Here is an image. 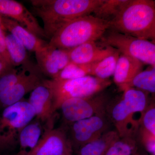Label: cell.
<instances>
[{
	"label": "cell",
	"instance_id": "5bb4252c",
	"mask_svg": "<svg viewBox=\"0 0 155 155\" xmlns=\"http://www.w3.org/2000/svg\"><path fill=\"white\" fill-rule=\"evenodd\" d=\"M28 101L35 111V119L45 124L46 127L54 126L55 112L53 107L52 95L44 80L31 92Z\"/></svg>",
	"mask_w": 155,
	"mask_h": 155
},
{
	"label": "cell",
	"instance_id": "9c48e42d",
	"mask_svg": "<svg viewBox=\"0 0 155 155\" xmlns=\"http://www.w3.org/2000/svg\"><path fill=\"white\" fill-rule=\"evenodd\" d=\"M106 114L115 126L119 137L136 136L140 122L136 119L137 114L127 105L122 96L111 99L107 107Z\"/></svg>",
	"mask_w": 155,
	"mask_h": 155
},
{
	"label": "cell",
	"instance_id": "ba28073f",
	"mask_svg": "<svg viewBox=\"0 0 155 155\" xmlns=\"http://www.w3.org/2000/svg\"><path fill=\"white\" fill-rule=\"evenodd\" d=\"M111 124L106 112L70 124L68 136L73 151L99 138L110 130Z\"/></svg>",
	"mask_w": 155,
	"mask_h": 155
},
{
	"label": "cell",
	"instance_id": "d6986e66",
	"mask_svg": "<svg viewBox=\"0 0 155 155\" xmlns=\"http://www.w3.org/2000/svg\"><path fill=\"white\" fill-rule=\"evenodd\" d=\"M115 130H110L99 138L80 147L77 155H105L110 147L119 138Z\"/></svg>",
	"mask_w": 155,
	"mask_h": 155
},
{
	"label": "cell",
	"instance_id": "484cf974",
	"mask_svg": "<svg viewBox=\"0 0 155 155\" xmlns=\"http://www.w3.org/2000/svg\"><path fill=\"white\" fill-rule=\"evenodd\" d=\"M140 126L155 135V106L153 101L149 103L143 113Z\"/></svg>",
	"mask_w": 155,
	"mask_h": 155
},
{
	"label": "cell",
	"instance_id": "3957f363",
	"mask_svg": "<svg viewBox=\"0 0 155 155\" xmlns=\"http://www.w3.org/2000/svg\"><path fill=\"white\" fill-rule=\"evenodd\" d=\"M111 27L110 22L94 15L82 16L67 22L53 35L48 45L69 51L101 39Z\"/></svg>",
	"mask_w": 155,
	"mask_h": 155
},
{
	"label": "cell",
	"instance_id": "d4e9b609",
	"mask_svg": "<svg viewBox=\"0 0 155 155\" xmlns=\"http://www.w3.org/2000/svg\"><path fill=\"white\" fill-rule=\"evenodd\" d=\"M92 64H77L70 62L55 78L52 79L71 80L90 75Z\"/></svg>",
	"mask_w": 155,
	"mask_h": 155
},
{
	"label": "cell",
	"instance_id": "44dd1931",
	"mask_svg": "<svg viewBox=\"0 0 155 155\" xmlns=\"http://www.w3.org/2000/svg\"><path fill=\"white\" fill-rule=\"evenodd\" d=\"M5 42L8 52L14 67L29 64L27 50L16 38L11 33L5 34Z\"/></svg>",
	"mask_w": 155,
	"mask_h": 155
},
{
	"label": "cell",
	"instance_id": "8fae6325",
	"mask_svg": "<svg viewBox=\"0 0 155 155\" xmlns=\"http://www.w3.org/2000/svg\"><path fill=\"white\" fill-rule=\"evenodd\" d=\"M41 73L39 69L34 68L30 64H27L18 81L0 97V107L2 110L23 100L25 95L41 84L45 79Z\"/></svg>",
	"mask_w": 155,
	"mask_h": 155
},
{
	"label": "cell",
	"instance_id": "7402d4cb",
	"mask_svg": "<svg viewBox=\"0 0 155 155\" xmlns=\"http://www.w3.org/2000/svg\"><path fill=\"white\" fill-rule=\"evenodd\" d=\"M128 87L136 88L147 93L154 94L155 67L139 72L126 85L124 90Z\"/></svg>",
	"mask_w": 155,
	"mask_h": 155
},
{
	"label": "cell",
	"instance_id": "f1b7e54d",
	"mask_svg": "<svg viewBox=\"0 0 155 155\" xmlns=\"http://www.w3.org/2000/svg\"><path fill=\"white\" fill-rule=\"evenodd\" d=\"M0 155H13L10 154V153H6L0 154Z\"/></svg>",
	"mask_w": 155,
	"mask_h": 155
},
{
	"label": "cell",
	"instance_id": "e0dca14e",
	"mask_svg": "<svg viewBox=\"0 0 155 155\" xmlns=\"http://www.w3.org/2000/svg\"><path fill=\"white\" fill-rule=\"evenodd\" d=\"M143 64L131 57L120 54L114 72V81L121 91L134 76L142 71Z\"/></svg>",
	"mask_w": 155,
	"mask_h": 155
},
{
	"label": "cell",
	"instance_id": "30bf717a",
	"mask_svg": "<svg viewBox=\"0 0 155 155\" xmlns=\"http://www.w3.org/2000/svg\"><path fill=\"white\" fill-rule=\"evenodd\" d=\"M65 127H46L38 143L28 155H73Z\"/></svg>",
	"mask_w": 155,
	"mask_h": 155
},
{
	"label": "cell",
	"instance_id": "277c9868",
	"mask_svg": "<svg viewBox=\"0 0 155 155\" xmlns=\"http://www.w3.org/2000/svg\"><path fill=\"white\" fill-rule=\"evenodd\" d=\"M28 101L22 100L0 113V154L9 153L18 145L19 134L35 118Z\"/></svg>",
	"mask_w": 155,
	"mask_h": 155
},
{
	"label": "cell",
	"instance_id": "7c38bea8",
	"mask_svg": "<svg viewBox=\"0 0 155 155\" xmlns=\"http://www.w3.org/2000/svg\"><path fill=\"white\" fill-rule=\"evenodd\" d=\"M0 14L18 22L35 36L46 38L35 16L21 3L14 0H0Z\"/></svg>",
	"mask_w": 155,
	"mask_h": 155
},
{
	"label": "cell",
	"instance_id": "7a4b0ae2",
	"mask_svg": "<svg viewBox=\"0 0 155 155\" xmlns=\"http://www.w3.org/2000/svg\"><path fill=\"white\" fill-rule=\"evenodd\" d=\"M111 29L150 41L155 38V1L127 0L110 21Z\"/></svg>",
	"mask_w": 155,
	"mask_h": 155
},
{
	"label": "cell",
	"instance_id": "603a6c76",
	"mask_svg": "<svg viewBox=\"0 0 155 155\" xmlns=\"http://www.w3.org/2000/svg\"><path fill=\"white\" fill-rule=\"evenodd\" d=\"M120 53L117 51L102 61L92 64L90 75L100 79H109L114 75Z\"/></svg>",
	"mask_w": 155,
	"mask_h": 155
},
{
	"label": "cell",
	"instance_id": "8992f818",
	"mask_svg": "<svg viewBox=\"0 0 155 155\" xmlns=\"http://www.w3.org/2000/svg\"><path fill=\"white\" fill-rule=\"evenodd\" d=\"M106 32L100 39L101 44L115 48L120 54L134 58L143 64L155 67L154 42L124 34L114 29Z\"/></svg>",
	"mask_w": 155,
	"mask_h": 155
},
{
	"label": "cell",
	"instance_id": "83f0119b",
	"mask_svg": "<svg viewBox=\"0 0 155 155\" xmlns=\"http://www.w3.org/2000/svg\"><path fill=\"white\" fill-rule=\"evenodd\" d=\"M0 58L9 67L15 68L12 64L7 50L5 42V32L3 30L2 25H0Z\"/></svg>",
	"mask_w": 155,
	"mask_h": 155
},
{
	"label": "cell",
	"instance_id": "2e32d148",
	"mask_svg": "<svg viewBox=\"0 0 155 155\" xmlns=\"http://www.w3.org/2000/svg\"><path fill=\"white\" fill-rule=\"evenodd\" d=\"M3 30H7L24 46L27 51L35 53L47 45L48 42L31 33L13 19L2 16Z\"/></svg>",
	"mask_w": 155,
	"mask_h": 155
},
{
	"label": "cell",
	"instance_id": "52a82bcc",
	"mask_svg": "<svg viewBox=\"0 0 155 155\" xmlns=\"http://www.w3.org/2000/svg\"><path fill=\"white\" fill-rule=\"evenodd\" d=\"M104 91L91 96L70 99L64 101L60 108L64 121L70 125L78 120L106 113L112 98Z\"/></svg>",
	"mask_w": 155,
	"mask_h": 155
},
{
	"label": "cell",
	"instance_id": "f546056e",
	"mask_svg": "<svg viewBox=\"0 0 155 155\" xmlns=\"http://www.w3.org/2000/svg\"><path fill=\"white\" fill-rule=\"evenodd\" d=\"M152 155V154H149V155Z\"/></svg>",
	"mask_w": 155,
	"mask_h": 155
},
{
	"label": "cell",
	"instance_id": "ac0fdd59",
	"mask_svg": "<svg viewBox=\"0 0 155 155\" xmlns=\"http://www.w3.org/2000/svg\"><path fill=\"white\" fill-rule=\"evenodd\" d=\"M42 123L35 119L26 125L19 134V152L17 155H28L35 148L42 134Z\"/></svg>",
	"mask_w": 155,
	"mask_h": 155
},
{
	"label": "cell",
	"instance_id": "4fadbf2b",
	"mask_svg": "<svg viewBox=\"0 0 155 155\" xmlns=\"http://www.w3.org/2000/svg\"><path fill=\"white\" fill-rule=\"evenodd\" d=\"M38 66L41 73L55 78L70 62L68 51L46 46L35 52Z\"/></svg>",
	"mask_w": 155,
	"mask_h": 155
},
{
	"label": "cell",
	"instance_id": "4316f807",
	"mask_svg": "<svg viewBox=\"0 0 155 155\" xmlns=\"http://www.w3.org/2000/svg\"><path fill=\"white\" fill-rule=\"evenodd\" d=\"M136 137L144 150L149 154L155 155V135L140 126Z\"/></svg>",
	"mask_w": 155,
	"mask_h": 155
},
{
	"label": "cell",
	"instance_id": "5b68a950",
	"mask_svg": "<svg viewBox=\"0 0 155 155\" xmlns=\"http://www.w3.org/2000/svg\"><path fill=\"white\" fill-rule=\"evenodd\" d=\"M44 82L51 91L55 112L67 100L91 96L104 91L112 83L109 79H100L91 75L71 80L45 79Z\"/></svg>",
	"mask_w": 155,
	"mask_h": 155
},
{
	"label": "cell",
	"instance_id": "cb8c5ba5",
	"mask_svg": "<svg viewBox=\"0 0 155 155\" xmlns=\"http://www.w3.org/2000/svg\"><path fill=\"white\" fill-rule=\"evenodd\" d=\"M127 2V0H103L93 12L94 16L110 22L119 14Z\"/></svg>",
	"mask_w": 155,
	"mask_h": 155
},
{
	"label": "cell",
	"instance_id": "ffe728a7",
	"mask_svg": "<svg viewBox=\"0 0 155 155\" xmlns=\"http://www.w3.org/2000/svg\"><path fill=\"white\" fill-rule=\"evenodd\" d=\"M143 148L136 136L119 137L108 149L105 155H144Z\"/></svg>",
	"mask_w": 155,
	"mask_h": 155
},
{
	"label": "cell",
	"instance_id": "9a60e30c",
	"mask_svg": "<svg viewBox=\"0 0 155 155\" xmlns=\"http://www.w3.org/2000/svg\"><path fill=\"white\" fill-rule=\"evenodd\" d=\"M118 50L96 41H91L68 51L70 62L81 64H91L102 61Z\"/></svg>",
	"mask_w": 155,
	"mask_h": 155
},
{
	"label": "cell",
	"instance_id": "6da1fadb",
	"mask_svg": "<svg viewBox=\"0 0 155 155\" xmlns=\"http://www.w3.org/2000/svg\"><path fill=\"white\" fill-rule=\"evenodd\" d=\"M103 0H32V14L43 22V30L49 40L69 21L90 15Z\"/></svg>",
	"mask_w": 155,
	"mask_h": 155
}]
</instances>
